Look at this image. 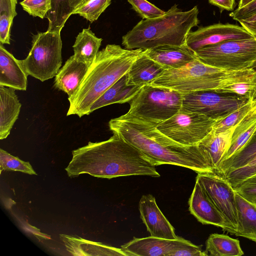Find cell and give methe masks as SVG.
Instances as JSON below:
<instances>
[{"label": "cell", "mask_w": 256, "mask_h": 256, "mask_svg": "<svg viewBox=\"0 0 256 256\" xmlns=\"http://www.w3.org/2000/svg\"><path fill=\"white\" fill-rule=\"evenodd\" d=\"M197 6L182 11L174 4L164 15L139 22L122 38L126 49L143 50L162 46L186 44L188 33L199 24Z\"/></svg>", "instance_id": "4"}, {"label": "cell", "mask_w": 256, "mask_h": 256, "mask_svg": "<svg viewBox=\"0 0 256 256\" xmlns=\"http://www.w3.org/2000/svg\"><path fill=\"white\" fill-rule=\"evenodd\" d=\"M20 4L30 15L41 18H46L52 8V0H24Z\"/></svg>", "instance_id": "35"}, {"label": "cell", "mask_w": 256, "mask_h": 256, "mask_svg": "<svg viewBox=\"0 0 256 256\" xmlns=\"http://www.w3.org/2000/svg\"><path fill=\"white\" fill-rule=\"evenodd\" d=\"M255 12H256V0L240 8H237L231 12L229 15L232 19L238 22Z\"/></svg>", "instance_id": "38"}, {"label": "cell", "mask_w": 256, "mask_h": 256, "mask_svg": "<svg viewBox=\"0 0 256 256\" xmlns=\"http://www.w3.org/2000/svg\"><path fill=\"white\" fill-rule=\"evenodd\" d=\"M156 124L121 116L108 122L110 130L151 158L156 166L172 164L198 173L214 172L198 145L180 144L160 131Z\"/></svg>", "instance_id": "2"}, {"label": "cell", "mask_w": 256, "mask_h": 256, "mask_svg": "<svg viewBox=\"0 0 256 256\" xmlns=\"http://www.w3.org/2000/svg\"><path fill=\"white\" fill-rule=\"evenodd\" d=\"M249 100L233 94L200 90L183 94L181 108L219 120L238 109Z\"/></svg>", "instance_id": "10"}, {"label": "cell", "mask_w": 256, "mask_h": 256, "mask_svg": "<svg viewBox=\"0 0 256 256\" xmlns=\"http://www.w3.org/2000/svg\"><path fill=\"white\" fill-rule=\"evenodd\" d=\"M238 227L234 235L256 242V204L236 192Z\"/></svg>", "instance_id": "23"}, {"label": "cell", "mask_w": 256, "mask_h": 256, "mask_svg": "<svg viewBox=\"0 0 256 256\" xmlns=\"http://www.w3.org/2000/svg\"><path fill=\"white\" fill-rule=\"evenodd\" d=\"M206 251L213 256H241L244 254L240 241L218 234L210 235L206 242Z\"/></svg>", "instance_id": "26"}, {"label": "cell", "mask_w": 256, "mask_h": 256, "mask_svg": "<svg viewBox=\"0 0 256 256\" xmlns=\"http://www.w3.org/2000/svg\"><path fill=\"white\" fill-rule=\"evenodd\" d=\"M216 68L207 65L197 58L179 68L164 70L150 85L166 88L182 94L210 90Z\"/></svg>", "instance_id": "8"}, {"label": "cell", "mask_w": 256, "mask_h": 256, "mask_svg": "<svg viewBox=\"0 0 256 256\" xmlns=\"http://www.w3.org/2000/svg\"><path fill=\"white\" fill-rule=\"evenodd\" d=\"M144 53L140 48L127 50L114 44H108L99 51L76 92L68 98L70 107L66 116L76 114L81 118L89 115L94 102L126 74Z\"/></svg>", "instance_id": "3"}, {"label": "cell", "mask_w": 256, "mask_h": 256, "mask_svg": "<svg viewBox=\"0 0 256 256\" xmlns=\"http://www.w3.org/2000/svg\"><path fill=\"white\" fill-rule=\"evenodd\" d=\"M208 2L217 6L221 12L224 10L232 11L236 5L235 0H208Z\"/></svg>", "instance_id": "40"}, {"label": "cell", "mask_w": 256, "mask_h": 256, "mask_svg": "<svg viewBox=\"0 0 256 256\" xmlns=\"http://www.w3.org/2000/svg\"><path fill=\"white\" fill-rule=\"evenodd\" d=\"M256 130V115L246 116L240 122L234 130L230 145L223 160L230 158L239 151L248 142Z\"/></svg>", "instance_id": "28"}, {"label": "cell", "mask_w": 256, "mask_h": 256, "mask_svg": "<svg viewBox=\"0 0 256 256\" xmlns=\"http://www.w3.org/2000/svg\"><path fill=\"white\" fill-rule=\"evenodd\" d=\"M144 52L165 70L181 68L196 58L195 52L186 44L181 46H160L144 50Z\"/></svg>", "instance_id": "16"}, {"label": "cell", "mask_w": 256, "mask_h": 256, "mask_svg": "<svg viewBox=\"0 0 256 256\" xmlns=\"http://www.w3.org/2000/svg\"><path fill=\"white\" fill-rule=\"evenodd\" d=\"M88 68L74 55L70 56L55 76L54 87L66 93L68 98L71 97L81 84Z\"/></svg>", "instance_id": "19"}, {"label": "cell", "mask_w": 256, "mask_h": 256, "mask_svg": "<svg viewBox=\"0 0 256 256\" xmlns=\"http://www.w3.org/2000/svg\"><path fill=\"white\" fill-rule=\"evenodd\" d=\"M236 126L220 132L212 130L198 144L209 167L214 172L216 171L230 148Z\"/></svg>", "instance_id": "17"}, {"label": "cell", "mask_w": 256, "mask_h": 256, "mask_svg": "<svg viewBox=\"0 0 256 256\" xmlns=\"http://www.w3.org/2000/svg\"><path fill=\"white\" fill-rule=\"evenodd\" d=\"M188 205L190 212L200 222L220 227L228 232V228L224 217L196 180Z\"/></svg>", "instance_id": "15"}, {"label": "cell", "mask_w": 256, "mask_h": 256, "mask_svg": "<svg viewBox=\"0 0 256 256\" xmlns=\"http://www.w3.org/2000/svg\"><path fill=\"white\" fill-rule=\"evenodd\" d=\"M201 62L230 70H256V38L232 40L194 52Z\"/></svg>", "instance_id": "6"}, {"label": "cell", "mask_w": 256, "mask_h": 256, "mask_svg": "<svg viewBox=\"0 0 256 256\" xmlns=\"http://www.w3.org/2000/svg\"><path fill=\"white\" fill-rule=\"evenodd\" d=\"M254 37L242 26L230 24L218 23L200 27L190 31L186 38V45L195 52L202 48L224 42L249 39Z\"/></svg>", "instance_id": "12"}, {"label": "cell", "mask_w": 256, "mask_h": 256, "mask_svg": "<svg viewBox=\"0 0 256 256\" xmlns=\"http://www.w3.org/2000/svg\"><path fill=\"white\" fill-rule=\"evenodd\" d=\"M82 0H52V8L48 12L47 31L60 33L69 17L80 6Z\"/></svg>", "instance_id": "25"}, {"label": "cell", "mask_w": 256, "mask_h": 256, "mask_svg": "<svg viewBox=\"0 0 256 256\" xmlns=\"http://www.w3.org/2000/svg\"><path fill=\"white\" fill-rule=\"evenodd\" d=\"M254 115H256V98L254 100V104L252 106V108L247 116H251Z\"/></svg>", "instance_id": "42"}, {"label": "cell", "mask_w": 256, "mask_h": 256, "mask_svg": "<svg viewBox=\"0 0 256 256\" xmlns=\"http://www.w3.org/2000/svg\"><path fill=\"white\" fill-rule=\"evenodd\" d=\"M102 41V38L96 37L90 28H84L72 46L74 58L89 67L99 52Z\"/></svg>", "instance_id": "24"}, {"label": "cell", "mask_w": 256, "mask_h": 256, "mask_svg": "<svg viewBox=\"0 0 256 256\" xmlns=\"http://www.w3.org/2000/svg\"><path fill=\"white\" fill-rule=\"evenodd\" d=\"M60 33L46 31L32 36L31 48L21 60L28 75L44 82L53 78L62 64Z\"/></svg>", "instance_id": "7"}, {"label": "cell", "mask_w": 256, "mask_h": 256, "mask_svg": "<svg viewBox=\"0 0 256 256\" xmlns=\"http://www.w3.org/2000/svg\"><path fill=\"white\" fill-rule=\"evenodd\" d=\"M196 180L224 217L228 232L235 234L238 220L234 188L223 175L216 172L198 173Z\"/></svg>", "instance_id": "11"}, {"label": "cell", "mask_w": 256, "mask_h": 256, "mask_svg": "<svg viewBox=\"0 0 256 256\" xmlns=\"http://www.w3.org/2000/svg\"><path fill=\"white\" fill-rule=\"evenodd\" d=\"M0 170L18 171L29 174H37L29 162L21 160L6 150L0 149Z\"/></svg>", "instance_id": "31"}, {"label": "cell", "mask_w": 256, "mask_h": 256, "mask_svg": "<svg viewBox=\"0 0 256 256\" xmlns=\"http://www.w3.org/2000/svg\"><path fill=\"white\" fill-rule=\"evenodd\" d=\"M222 175L234 188L246 180L256 175V158L246 166Z\"/></svg>", "instance_id": "33"}, {"label": "cell", "mask_w": 256, "mask_h": 256, "mask_svg": "<svg viewBox=\"0 0 256 256\" xmlns=\"http://www.w3.org/2000/svg\"><path fill=\"white\" fill-rule=\"evenodd\" d=\"M254 0H240L239 2V4L238 5V8H240L248 5V4H249L251 2H253Z\"/></svg>", "instance_id": "41"}, {"label": "cell", "mask_w": 256, "mask_h": 256, "mask_svg": "<svg viewBox=\"0 0 256 256\" xmlns=\"http://www.w3.org/2000/svg\"><path fill=\"white\" fill-rule=\"evenodd\" d=\"M188 240L178 236L168 240L150 236L134 238L121 246L127 256H170V254Z\"/></svg>", "instance_id": "14"}, {"label": "cell", "mask_w": 256, "mask_h": 256, "mask_svg": "<svg viewBox=\"0 0 256 256\" xmlns=\"http://www.w3.org/2000/svg\"><path fill=\"white\" fill-rule=\"evenodd\" d=\"M218 120L182 108L157 125L158 129L184 146H196L211 132Z\"/></svg>", "instance_id": "9"}, {"label": "cell", "mask_w": 256, "mask_h": 256, "mask_svg": "<svg viewBox=\"0 0 256 256\" xmlns=\"http://www.w3.org/2000/svg\"><path fill=\"white\" fill-rule=\"evenodd\" d=\"M28 74L21 60L0 44V85L16 90H26Z\"/></svg>", "instance_id": "18"}, {"label": "cell", "mask_w": 256, "mask_h": 256, "mask_svg": "<svg viewBox=\"0 0 256 256\" xmlns=\"http://www.w3.org/2000/svg\"><path fill=\"white\" fill-rule=\"evenodd\" d=\"M142 86H128L126 74L117 80L101 95L92 104L90 114L113 104L130 102L138 93Z\"/></svg>", "instance_id": "21"}, {"label": "cell", "mask_w": 256, "mask_h": 256, "mask_svg": "<svg viewBox=\"0 0 256 256\" xmlns=\"http://www.w3.org/2000/svg\"><path fill=\"white\" fill-rule=\"evenodd\" d=\"M15 89L0 85V139L6 138L18 118L22 104Z\"/></svg>", "instance_id": "20"}, {"label": "cell", "mask_w": 256, "mask_h": 256, "mask_svg": "<svg viewBox=\"0 0 256 256\" xmlns=\"http://www.w3.org/2000/svg\"><path fill=\"white\" fill-rule=\"evenodd\" d=\"M133 9L144 19H152L164 14L160 10L146 0H127Z\"/></svg>", "instance_id": "34"}, {"label": "cell", "mask_w": 256, "mask_h": 256, "mask_svg": "<svg viewBox=\"0 0 256 256\" xmlns=\"http://www.w3.org/2000/svg\"><path fill=\"white\" fill-rule=\"evenodd\" d=\"M256 158V130L239 151L220 163L216 172L223 174L246 166Z\"/></svg>", "instance_id": "27"}, {"label": "cell", "mask_w": 256, "mask_h": 256, "mask_svg": "<svg viewBox=\"0 0 256 256\" xmlns=\"http://www.w3.org/2000/svg\"><path fill=\"white\" fill-rule=\"evenodd\" d=\"M254 100H250L238 109L232 112L223 118L218 120L214 124L212 130L220 132L236 126L245 118L251 110Z\"/></svg>", "instance_id": "30"}, {"label": "cell", "mask_w": 256, "mask_h": 256, "mask_svg": "<svg viewBox=\"0 0 256 256\" xmlns=\"http://www.w3.org/2000/svg\"><path fill=\"white\" fill-rule=\"evenodd\" d=\"M88 0H82V4H84V3L85 2H87ZM81 4H80V5H81Z\"/></svg>", "instance_id": "44"}, {"label": "cell", "mask_w": 256, "mask_h": 256, "mask_svg": "<svg viewBox=\"0 0 256 256\" xmlns=\"http://www.w3.org/2000/svg\"><path fill=\"white\" fill-rule=\"evenodd\" d=\"M202 246H196L189 240L174 252L170 256H206L208 253L202 250Z\"/></svg>", "instance_id": "37"}, {"label": "cell", "mask_w": 256, "mask_h": 256, "mask_svg": "<svg viewBox=\"0 0 256 256\" xmlns=\"http://www.w3.org/2000/svg\"><path fill=\"white\" fill-rule=\"evenodd\" d=\"M65 168L70 178L83 174L108 179L130 176H160L151 158L114 134L104 141L90 142L74 150Z\"/></svg>", "instance_id": "1"}, {"label": "cell", "mask_w": 256, "mask_h": 256, "mask_svg": "<svg viewBox=\"0 0 256 256\" xmlns=\"http://www.w3.org/2000/svg\"><path fill=\"white\" fill-rule=\"evenodd\" d=\"M182 100L183 94L176 91L146 85L130 101L128 112L121 116L138 118L158 124L180 110Z\"/></svg>", "instance_id": "5"}, {"label": "cell", "mask_w": 256, "mask_h": 256, "mask_svg": "<svg viewBox=\"0 0 256 256\" xmlns=\"http://www.w3.org/2000/svg\"><path fill=\"white\" fill-rule=\"evenodd\" d=\"M236 192L250 201L256 198V175L254 176L234 188Z\"/></svg>", "instance_id": "36"}, {"label": "cell", "mask_w": 256, "mask_h": 256, "mask_svg": "<svg viewBox=\"0 0 256 256\" xmlns=\"http://www.w3.org/2000/svg\"><path fill=\"white\" fill-rule=\"evenodd\" d=\"M18 0H0V42L10 44V29L14 18L17 15Z\"/></svg>", "instance_id": "29"}, {"label": "cell", "mask_w": 256, "mask_h": 256, "mask_svg": "<svg viewBox=\"0 0 256 256\" xmlns=\"http://www.w3.org/2000/svg\"><path fill=\"white\" fill-rule=\"evenodd\" d=\"M250 202H254V204H256V198H254V200H251Z\"/></svg>", "instance_id": "43"}, {"label": "cell", "mask_w": 256, "mask_h": 256, "mask_svg": "<svg viewBox=\"0 0 256 256\" xmlns=\"http://www.w3.org/2000/svg\"><path fill=\"white\" fill-rule=\"evenodd\" d=\"M164 70L162 66L148 57L144 52L126 74L127 84L141 86L150 85Z\"/></svg>", "instance_id": "22"}, {"label": "cell", "mask_w": 256, "mask_h": 256, "mask_svg": "<svg viewBox=\"0 0 256 256\" xmlns=\"http://www.w3.org/2000/svg\"><path fill=\"white\" fill-rule=\"evenodd\" d=\"M238 22L243 28L256 38V12Z\"/></svg>", "instance_id": "39"}, {"label": "cell", "mask_w": 256, "mask_h": 256, "mask_svg": "<svg viewBox=\"0 0 256 256\" xmlns=\"http://www.w3.org/2000/svg\"><path fill=\"white\" fill-rule=\"evenodd\" d=\"M140 217L150 236L175 240L174 229L158 207L155 198L150 194L143 195L139 202Z\"/></svg>", "instance_id": "13"}, {"label": "cell", "mask_w": 256, "mask_h": 256, "mask_svg": "<svg viewBox=\"0 0 256 256\" xmlns=\"http://www.w3.org/2000/svg\"><path fill=\"white\" fill-rule=\"evenodd\" d=\"M112 0H88L81 4L73 13L78 14L91 22L98 20L110 5Z\"/></svg>", "instance_id": "32"}]
</instances>
